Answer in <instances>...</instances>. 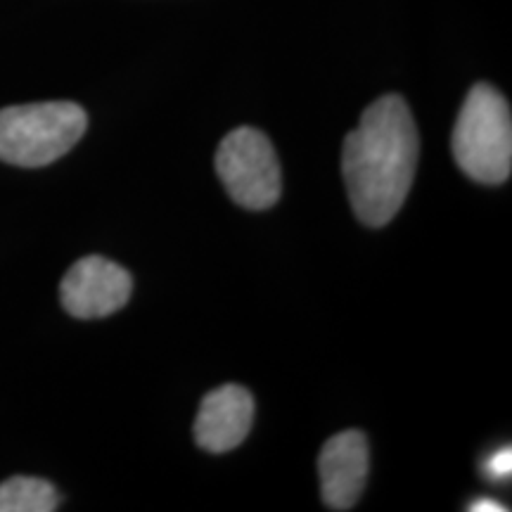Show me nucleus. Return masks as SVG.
I'll use <instances>...</instances> for the list:
<instances>
[{
    "mask_svg": "<svg viewBox=\"0 0 512 512\" xmlns=\"http://www.w3.org/2000/svg\"><path fill=\"white\" fill-rule=\"evenodd\" d=\"M420 136L401 95H384L363 112L361 124L344 140L342 171L349 202L370 228L399 214L413 185Z\"/></svg>",
    "mask_w": 512,
    "mask_h": 512,
    "instance_id": "obj_1",
    "label": "nucleus"
},
{
    "mask_svg": "<svg viewBox=\"0 0 512 512\" xmlns=\"http://www.w3.org/2000/svg\"><path fill=\"white\" fill-rule=\"evenodd\" d=\"M453 157L467 176L498 185L512 171L510 105L489 83H477L453 128Z\"/></svg>",
    "mask_w": 512,
    "mask_h": 512,
    "instance_id": "obj_2",
    "label": "nucleus"
},
{
    "mask_svg": "<svg viewBox=\"0 0 512 512\" xmlns=\"http://www.w3.org/2000/svg\"><path fill=\"white\" fill-rule=\"evenodd\" d=\"M88 117L76 102H31L0 110V159L46 166L67 155L86 133Z\"/></svg>",
    "mask_w": 512,
    "mask_h": 512,
    "instance_id": "obj_3",
    "label": "nucleus"
},
{
    "mask_svg": "<svg viewBox=\"0 0 512 512\" xmlns=\"http://www.w3.org/2000/svg\"><path fill=\"white\" fill-rule=\"evenodd\" d=\"M216 174L228 195L245 209H268L280 197V166L264 133L240 126L223 138L216 152Z\"/></svg>",
    "mask_w": 512,
    "mask_h": 512,
    "instance_id": "obj_4",
    "label": "nucleus"
},
{
    "mask_svg": "<svg viewBox=\"0 0 512 512\" xmlns=\"http://www.w3.org/2000/svg\"><path fill=\"white\" fill-rule=\"evenodd\" d=\"M133 280L105 256H83L69 268L60 285V302L74 318H105L124 309Z\"/></svg>",
    "mask_w": 512,
    "mask_h": 512,
    "instance_id": "obj_5",
    "label": "nucleus"
},
{
    "mask_svg": "<svg viewBox=\"0 0 512 512\" xmlns=\"http://www.w3.org/2000/svg\"><path fill=\"white\" fill-rule=\"evenodd\" d=\"M370 451L366 434L339 432L325 441L318 458L320 494L330 510H351L368 482Z\"/></svg>",
    "mask_w": 512,
    "mask_h": 512,
    "instance_id": "obj_6",
    "label": "nucleus"
},
{
    "mask_svg": "<svg viewBox=\"0 0 512 512\" xmlns=\"http://www.w3.org/2000/svg\"><path fill=\"white\" fill-rule=\"evenodd\" d=\"M254 420V399L240 384H223L204 396L195 420V439L211 453H226L247 439Z\"/></svg>",
    "mask_w": 512,
    "mask_h": 512,
    "instance_id": "obj_7",
    "label": "nucleus"
},
{
    "mask_svg": "<svg viewBox=\"0 0 512 512\" xmlns=\"http://www.w3.org/2000/svg\"><path fill=\"white\" fill-rule=\"evenodd\" d=\"M60 505L55 486L38 477H12L0 484V512H53Z\"/></svg>",
    "mask_w": 512,
    "mask_h": 512,
    "instance_id": "obj_8",
    "label": "nucleus"
},
{
    "mask_svg": "<svg viewBox=\"0 0 512 512\" xmlns=\"http://www.w3.org/2000/svg\"><path fill=\"white\" fill-rule=\"evenodd\" d=\"M482 472L491 479V482H501V479H508L510 472H512V451H510V448L508 446L498 448L494 456L486 460Z\"/></svg>",
    "mask_w": 512,
    "mask_h": 512,
    "instance_id": "obj_9",
    "label": "nucleus"
},
{
    "mask_svg": "<svg viewBox=\"0 0 512 512\" xmlns=\"http://www.w3.org/2000/svg\"><path fill=\"white\" fill-rule=\"evenodd\" d=\"M470 510H472V512H489V510H494V512H505L508 508H505V505H501V503H496V501H489V498H482V501L472 503V505H470Z\"/></svg>",
    "mask_w": 512,
    "mask_h": 512,
    "instance_id": "obj_10",
    "label": "nucleus"
}]
</instances>
